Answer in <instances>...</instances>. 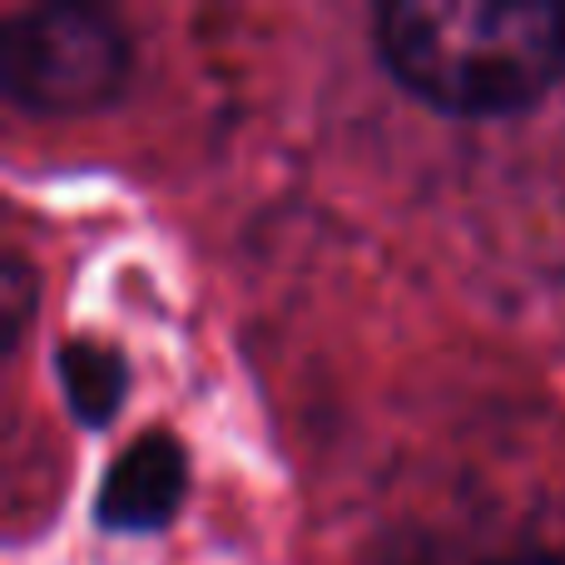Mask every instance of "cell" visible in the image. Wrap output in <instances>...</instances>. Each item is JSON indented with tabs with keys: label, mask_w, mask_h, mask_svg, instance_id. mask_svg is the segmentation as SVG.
<instances>
[{
	"label": "cell",
	"mask_w": 565,
	"mask_h": 565,
	"mask_svg": "<svg viewBox=\"0 0 565 565\" xmlns=\"http://www.w3.org/2000/svg\"><path fill=\"white\" fill-rule=\"evenodd\" d=\"M372 55L437 115L511 119L565 85V0H387Z\"/></svg>",
	"instance_id": "1"
},
{
	"label": "cell",
	"mask_w": 565,
	"mask_h": 565,
	"mask_svg": "<svg viewBox=\"0 0 565 565\" xmlns=\"http://www.w3.org/2000/svg\"><path fill=\"white\" fill-rule=\"evenodd\" d=\"M135 75V35L119 10L45 0L0 20V95L40 119L99 115Z\"/></svg>",
	"instance_id": "2"
},
{
	"label": "cell",
	"mask_w": 565,
	"mask_h": 565,
	"mask_svg": "<svg viewBox=\"0 0 565 565\" xmlns=\"http://www.w3.org/2000/svg\"><path fill=\"white\" fill-rule=\"evenodd\" d=\"M189 497V451L169 427H145L109 457L89 516L109 536H154Z\"/></svg>",
	"instance_id": "3"
},
{
	"label": "cell",
	"mask_w": 565,
	"mask_h": 565,
	"mask_svg": "<svg viewBox=\"0 0 565 565\" xmlns=\"http://www.w3.org/2000/svg\"><path fill=\"white\" fill-rule=\"evenodd\" d=\"M50 367H55V387L65 397V412L75 427L105 431L119 417V407L129 397V358L115 342L70 332V338L55 342Z\"/></svg>",
	"instance_id": "4"
},
{
	"label": "cell",
	"mask_w": 565,
	"mask_h": 565,
	"mask_svg": "<svg viewBox=\"0 0 565 565\" xmlns=\"http://www.w3.org/2000/svg\"><path fill=\"white\" fill-rule=\"evenodd\" d=\"M40 312V274L20 248L0 254V358H15L30 332V318Z\"/></svg>",
	"instance_id": "5"
},
{
	"label": "cell",
	"mask_w": 565,
	"mask_h": 565,
	"mask_svg": "<svg viewBox=\"0 0 565 565\" xmlns=\"http://www.w3.org/2000/svg\"><path fill=\"white\" fill-rule=\"evenodd\" d=\"M481 565H565V561L551 556V551H507V556H491Z\"/></svg>",
	"instance_id": "6"
}]
</instances>
